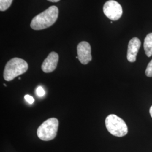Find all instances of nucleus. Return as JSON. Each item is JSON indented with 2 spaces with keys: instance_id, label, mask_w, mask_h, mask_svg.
<instances>
[{
  "instance_id": "nucleus-1",
  "label": "nucleus",
  "mask_w": 152,
  "mask_h": 152,
  "mask_svg": "<svg viewBox=\"0 0 152 152\" xmlns=\"http://www.w3.org/2000/svg\"><path fill=\"white\" fill-rule=\"evenodd\" d=\"M58 14V8L56 6H51L33 18L31 27L34 30H42L50 27L56 21Z\"/></svg>"
},
{
  "instance_id": "nucleus-3",
  "label": "nucleus",
  "mask_w": 152,
  "mask_h": 152,
  "mask_svg": "<svg viewBox=\"0 0 152 152\" xmlns=\"http://www.w3.org/2000/svg\"><path fill=\"white\" fill-rule=\"evenodd\" d=\"M105 123L109 132L113 136L123 137L128 133V127L124 120L115 114L107 116Z\"/></svg>"
},
{
  "instance_id": "nucleus-11",
  "label": "nucleus",
  "mask_w": 152,
  "mask_h": 152,
  "mask_svg": "<svg viewBox=\"0 0 152 152\" xmlns=\"http://www.w3.org/2000/svg\"><path fill=\"white\" fill-rule=\"evenodd\" d=\"M145 75L147 77H152V60L149 63L145 70Z\"/></svg>"
},
{
  "instance_id": "nucleus-13",
  "label": "nucleus",
  "mask_w": 152,
  "mask_h": 152,
  "mask_svg": "<svg viewBox=\"0 0 152 152\" xmlns=\"http://www.w3.org/2000/svg\"><path fill=\"white\" fill-rule=\"evenodd\" d=\"M24 99L28 103L30 104H32L34 102V98H33L32 96L29 95H26L24 96Z\"/></svg>"
},
{
  "instance_id": "nucleus-10",
  "label": "nucleus",
  "mask_w": 152,
  "mask_h": 152,
  "mask_svg": "<svg viewBox=\"0 0 152 152\" xmlns=\"http://www.w3.org/2000/svg\"><path fill=\"white\" fill-rule=\"evenodd\" d=\"M13 0H0V10L6 11L11 6Z\"/></svg>"
},
{
  "instance_id": "nucleus-15",
  "label": "nucleus",
  "mask_w": 152,
  "mask_h": 152,
  "mask_svg": "<svg viewBox=\"0 0 152 152\" xmlns=\"http://www.w3.org/2000/svg\"><path fill=\"white\" fill-rule=\"evenodd\" d=\"M149 113H150V114H151V116L152 117V106L151 107V108L149 109Z\"/></svg>"
},
{
  "instance_id": "nucleus-14",
  "label": "nucleus",
  "mask_w": 152,
  "mask_h": 152,
  "mask_svg": "<svg viewBox=\"0 0 152 152\" xmlns=\"http://www.w3.org/2000/svg\"><path fill=\"white\" fill-rule=\"evenodd\" d=\"M48 1H50V2H57L59 1L60 0H48Z\"/></svg>"
},
{
  "instance_id": "nucleus-8",
  "label": "nucleus",
  "mask_w": 152,
  "mask_h": 152,
  "mask_svg": "<svg viewBox=\"0 0 152 152\" xmlns=\"http://www.w3.org/2000/svg\"><path fill=\"white\" fill-rule=\"evenodd\" d=\"M141 46L140 40L137 37H134L130 41L128 45L127 59L131 63L135 62L136 56Z\"/></svg>"
},
{
  "instance_id": "nucleus-7",
  "label": "nucleus",
  "mask_w": 152,
  "mask_h": 152,
  "mask_svg": "<svg viewBox=\"0 0 152 152\" xmlns=\"http://www.w3.org/2000/svg\"><path fill=\"white\" fill-rule=\"evenodd\" d=\"M59 60V55L55 52H51L44 60L41 69L45 73H51L56 68Z\"/></svg>"
},
{
  "instance_id": "nucleus-6",
  "label": "nucleus",
  "mask_w": 152,
  "mask_h": 152,
  "mask_svg": "<svg viewBox=\"0 0 152 152\" xmlns=\"http://www.w3.org/2000/svg\"><path fill=\"white\" fill-rule=\"evenodd\" d=\"M77 50L78 59L82 64L86 65L91 61V48L89 43L82 41L78 45Z\"/></svg>"
},
{
  "instance_id": "nucleus-5",
  "label": "nucleus",
  "mask_w": 152,
  "mask_h": 152,
  "mask_svg": "<svg viewBox=\"0 0 152 152\" xmlns=\"http://www.w3.org/2000/svg\"><path fill=\"white\" fill-rule=\"evenodd\" d=\"M103 12L105 16L112 20H117L122 16L123 11L122 6L114 0H109L103 6Z\"/></svg>"
},
{
  "instance_id": "nucleus-4",
  "label": "nucleus",
  "mask_w": 152,
  "mask_h": 152,
  "mask_svg": "<svg viewBox=\"0 0 152 152\" xmlns=\"http://www.w3.org/2000/svg\"><path fill=\"white\" fill-rule=\"evenodd\" d=\"M59 121L56 118H50L38 127L37 134L38 138L43 141H50L56 136Z\"/></svg>"
},
{
  "instance_id": "nucleus-12",
  "label": "nucleus",
  "mask_w": 152,
  "mask_h": 152,
  "mask_svg": "<svg viewBox=\"0 0 152 152\" xmlns=\"http://www.w3.org/2000/svg\"><path fill=\"white\" fill-rule=\"evenodd\" d=\"M36 94L39 97L44 96L45 95V94L44 88L42 86H38L36 89Z\"/></svg>"
},
{
  "instance_id": "nucleus-2",
  "label": "nucleus",
  "mask_w": 152,
  "mask_h": 152,
  "mask_svg": "<svg viewBox=\"0 0 152 152\" xmlns=\"http://www.w3.org/2000/svg\"><path fill=\"white\" fill-rule=\"evenodd\" d=\"M28 64L23 59L14 58L6 64L4 71V78L6 81H11L16 77L24 74L27 71Z\"/></svg>"
},
{
  "instance_id": "nucleus-9",
  "label": "nucleus",
  "mask_w": 152,
  "mask_h": 152,
  "mask_svg": "<svg viewBox=\"0 0 152 152\" xmlns=\"http://www.w3.org/2000/svg\"><path fill=\"white\" fill-rule=\"evenodd\" d=\"M144 49L145 53L148 57H151L152 55V33L147 34L144 39Z\"/></svg>"
}]
</instances>
